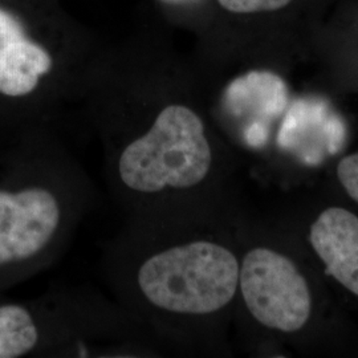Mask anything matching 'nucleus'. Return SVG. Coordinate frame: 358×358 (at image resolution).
Segmentation results:
<instances>
[{
  "mask_svg": "<svg viewBox=\"0 0 358 358\" xmlns=\"http://www.w3.org/2000/svg\"><path fill=\"white\" fill-rule=\"evenodd\" d=\"M159 226L122 266V289L133 307L166 327L224 310L239 294L241 259L226 244L169 236Z\"/></svg>",
  "mask_w": 358,
  "mask_h": 358,
  "instance_id": "1",
  "label": "nucleus"
},
{
  "mask_svg": "<svg viewBox=\"0 0 358 358\" xmlns=\"http://www.w3.org/2000/svg\"><path fill=\"white\" fill-rule=\"evenodd\" d=\"M239 294L254 320L271 331L303 329L313 309L301 271L288 256L263 245L248 250L241 260Z\"/></svg>",
  "mask_w": 358,
  "mask_h": 358,
  "instance_id": "2",
  "label": "nucleus"
},
{
  "mask_svg": "<svg viewBox=\"0 0 358 358\" xmlns=\"http://www.w3.org/2000/svg\"><path fill=\"white\" fill-rule=\"evenodd\" d=\"M69 182L0 190V267L26 262L59 243L76 206Z\"/></svg>",
  "mask_w": 358,
  "mask_h": 358,
  "instance_id": "3",
  "label": "nucleus"
},
{
  "mask_svg": "<svg viewBox=\"0 0 358 358\" xmlns=\"http://www.w3.org/2000/svg\"><path fill=\"white\" fill-rule=\"evenodd\" d=\"M287 92L282 78L251 71L231 81L222 94V110L234 134L250 149L267 141L268 122L282 112Z\"/></svg>",
  "mask_w": 358,
  "mask_h": 358,
  "instance_id": "4",
  "label": "nucleus"
},
{
  "mask_svg": "<svg viewBox=\"0 0 358 358\" xmlns=\"http://www.w3.org/2000/svg\"><path fill=\"white\" fill-rule=\"evenodd\" d=\"M51 55L32 41L13 13L0 8V94L23 97L52 71Z\"/></svg>",
  "mask_w": 358,
  "mask_h": 358,
  "instance_id": "5",
  "label": "nucleus"
},
{
  "mask_svg": "<svg viewBox=\"0 0 358 358\" xmlns=\"http://www.w3.org/2000/svg\"><path fill=\"white\" fill-rule=\"evenodd\" d=\"M309 242L327 272L358 297V217L344 207H328L313 222Z\"/></svg>",
  "mask_w": 358,
  "mask_h": 358,
  "instance_id": "6",
  "label": "nucleus"
},
{
  "mask_svg": "<svg viewBox=\"0 0 358 358\" xmlns=\"http://www.w3.org/2000/svg\"><path fill=\"white\" fill-rule=\"evenodd\" d=\"M40 343V328L27 308L0 307V358H17Z\"/></svg>",
  "mask_w": 358,
  "mask_h": 358,
  "instance_id": "7",
  "label": "nucleus"
},
{
  "mask_svg": "<svg viewBox=\"0 0 358 358\" xmlns=\"http://www.w3.org/2000/svg\"><path fill=\"white\" fill-rule=\"evenodd\" d=\"M294 0H217V3L232 13H273L288 7Z\"/></svg>",
  "mask_w": 358,
  "mask_h": 358,
  "instance_id": "8",
  "label": "nucleus"
},
{
  "mask_svg": "<svg viewBox=\"0 0 358 358\" xmlns=\"http://www.w3.org/2000/svg\"><path fill=\"white\" fill-rule=\"evenodd\" d=\"M337 178L346 194L358 203V152L348 154L338 162Z\"/></svg>",
  "mask_w": 358,
  "mask_h": 358,
  "instance_id": "9",
  "label": "nucleus"
},
{
  "mask_svg": "<svg viewBox=\"0 0 358 358\" xmlns=\"http://www.w3.org/2000/svg\"><path fill=\"white\" fill-rule=\"evenodd\" d=\"M165 1H169V3H185V1H189V0H165Z\"/></svg>",
  "mask_w": 358,
  "mask_h": 358,
  "instance_id": "10",
  "label": "nucleus"
}]
</instances>
